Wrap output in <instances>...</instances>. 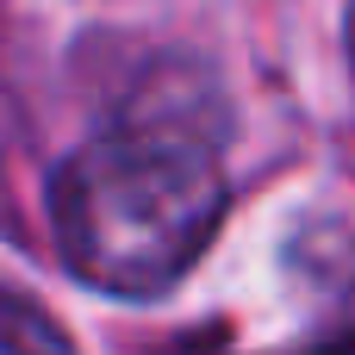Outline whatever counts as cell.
Returning <instances> with one entry per match:
<instances>
[{"label": "cell", "mask_w": 355, "mask_h": 355, "mask_svg": "<svg viewBox=\"0 0 355 355\" xmlns=\"http://www.w3.org/2000/svg\"><path fill=\"white\" fill-rule=\"evenodd\" d=\"M231 206L218 150L193 125L131 119L62 156L50 231L75 281L112 300L168 293L218 237Z\"/></svg>", "instance_id": "obj_1"}, {"label": "cell", "mask_w": 355, "mask_h": 355, "mask_svg": "<svg viewBox=\"0 0 355 355\" xmlns=\"http://www.w3.org/2000/svg\"><path fill=\"white\" fill-rule=\"evenodd\" d=\"M349 50H355V25H349Z\"/></svg>", "instance_id": "obj_3"}, {"label": "cell", "mask_w": 355, "mask_h": 355, "mask_svg": "<svg viewBox=\"0 0 355 355\" xmlns=\"http://www.w3.org/2000/svg\"><path fill=\"white\" fill-rule=\"evenodd\" d=\"M300 355H355V331H349V337H331V343H318V349H300Z\"/></svg>", "instance_id": "obj_2"}]
</instances>
